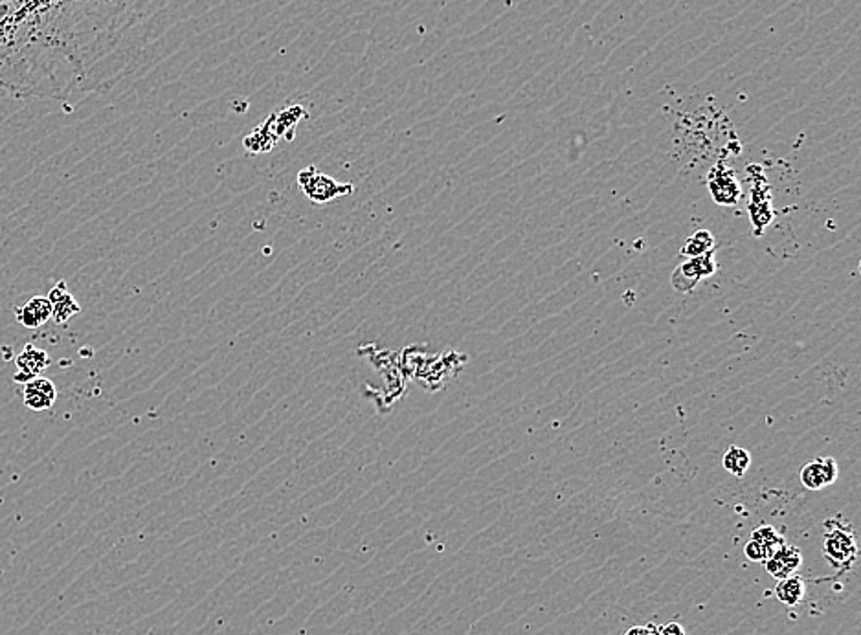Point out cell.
Segmentation results:
<instances>
[{
  "instance_id": "obj_1",
  "label": "cell",
  "mask_w": 861,
  "mask_h": 635,
  "mask_svg": "<svg viewBox=\"0 0 861 635\" xmlns=\"http://www.w3.org/2000/svg\"><path fill=\"white\" fill-rule=\"evenodd\" d=\"M168 0H0V91L65 105L129 74Z\"/></svg>"
},
{
  "instance_id": "obj_2",
  "label": "cell",
  "mask_w": 861,
  "mask_h": 635,
  "mask_svg": "<svg viewBox=\"0 0 861 635\" xmlns=\"http://www.w3.org/2000/svg\"><path fill=\"white\" fill-rule=\"evenodd\" d=\"M823 551H825L827 562L832 568L839 571L850 570V566L857 559V545H856L854 529L850 527L848 522L839 518H832L825 522Z\"/></svg>"
},
{
  "instance_id": "obj_3",
  "label": "cell",
  "mask_w": 861,
  "mask_h": 635,
  "mask_svg": "<svg viewBox=\"0 0 861 635\" xmlns=\"http://www.w3.org/2000/svg\"><path fill=\"white\" fill-rule=\"evenodd\" d=\"M298 186L310 203L327 204L340 196L355 193V186L349 182H338L333 177L318 171L317 168H305L298 173Z\"/></svg>"
},
{
  "instance_id": "obj_4",
  "label": "cell",
  "mask_w": 861,
  "mask_h": 635,
  "mask_svg": "<svg viewBox=\"0 0 861 635\" xmlns=\"http://www.w3.org/2000/svg\"><path fill=\"white\" fill-rule=\"evenodd\" d=\"M50 364H52V361H50V356L45 349L35 347L33 344H28L22 349V352L17 354V359H15L17 373H15L13 380L17 384H26L35 377H41L50 368Z\"/></svg>"
},
{
  "instance_id": "obj_5",
  "label": "cell",
  "mask_w": 861,
  "mask_h": 635,
  "mask_svg": "<svg viewBox=\"0 0 861 635\" xmlns=\"http://www.w3.org/2000/svg\"><path fill=\"white\" fill-rule=\"evenodd\" d=\"M838 463L834 457H819L801 468V483L808 491H821L838 480Z\"/></svg>"
},
{
  "instance_id": "obj_6",
  "label": "cell",
  "mask_w": 861,
  "mask_h": 635,
  "mask_svg": "<svg viewBox=\"0 0 861 635\" xmlns=\"http://www.w3.org/2000/svg\"><path fill=\"white\" fill-rule=\"evenodd\" d=\"M24 406L33 412H47L57 401V387L45 377H35L24 384Z\"/></svg>"
},
{
  "instance_id": "obj_7",
  "label": "cell",
  "mask_w": 861,
  "mask_h": 635,
  "mask_svg": "<svg viewBox=\"0 0 861 635\" xmlns=\"http://www.w3.org/2000/svg\"><path fill=\"white\" fill-rule=\"evenodd\" d=\"M764 566L773 578L782 580L799 571V568L803 566V554L796 545L785 544L777 552H773L768 561H764Z\"/></svg>"
},
{
  "instance_id": "obj_8",
  "label": "cell",
  "mask_w": 861,
  "mask_h": 635,
  "mask_svg": "<svg viewBox=\"0 0 861 635\" xmlns=\"http://www.w3.org/2000/svg\"><path fill=\"white\" fill-rule=\"evenodd\" d=\"M15 318L26 329L43 327L48 320H52L50 300L47 296H33L22 307L15 309Z\"/></svg>"
},
{
  "instance_id": "obj_9",
  "label": "cell",
  "mask_w": 861,
  "mask_h": 635,
  "mask_svg": "<svg viewBox=\"0 0 861 635\" xmlns=\"http://www.w3.org/2000/svg\"><path fill=\"white\" fill-rule=\"evenodd\" d=\"M709 191L715 198V203L724 206L736 204L742 195L740 186L733 177L731 170H724V168H713V173L709 177Z\"/></svg>"
},
{
  "instance_id": "obj_10",
  "label": "cell",
  "mask_w": 861,
  "mask_h": 635,
  "mask_svg": "<svg viewBox=\"0 0 861 635\" xmlns=\"http://www.w3.org/2000/svg\"><path fill=\"white\" fill-rule=\"evenodd\" d=\"M47 298L50 300V305H52V320L57 326L66 324L75 314L82 312L80 303H77V300L68 292L65 282H59Z\"/></svg>"
},
{
  "instance_id": "obj_11",
  "label": "cell",
  "mask_w": 861,
  "mask_h": 635,
  "mask_svg": "<svg viewBox=\"0 0 861 635\" xmlns=\"http://www.w3.org/2000/svg\"><path fill=\"white\" fill-rule=\"evenodd\" d=\"M307 112L305 109L294 105V107H289V109H283L280 112H274L270 117H268V122L274 129V133H276L278 138H287V140H292L294 136V131L300 124L301 117H305Z\"/></svg>"
},
{
  "instance_id": "obj_12",
  "label": "cell",
  "mask_w": 861,
  "mask_h": 635,
  "mask_svg": "<svg viewBox=\"0 0 861 635\" xmlns=\"http://www.w3.org/2000/svg\"><path fill=\"white\" fill-rule=\"evenodd\" d=\"M804 593H806V586L799 575H792L778 580L775 587L777 599L787 606H797L804 599Z\"/></svg>"
},
{
  "instance_id": "obj_13",
  "label": "cell",
  "mask_w": 861,
  "mask_h": 635,
  "mask_svg": "<svg viewBox=\"0 0 861 635\" xmlns=\"http://www.w3.org/2000/svg\"><path fill=\"white\" fill-rule=\"evenodd\" d=\"M278 136L276 133H274L270 122H263L257 129H254L243 142L245 149L250 152V154H261V152H268L274 145L278 144Z\"/></svg>"
},
{
  "instance_id": "obj_14",
  "label": "cell",
  "mask_w": 861,
  "mask_h": 635,
  "mask_svg": "<svg viewBox=\"0 0 861 635\" xmlns=\"http://www.w3.org/2000/svg\"><path fill=\"white\" fill-rule=\"evenodd\" d=\"M715 247H717V239L709 230H696L685 241L682 248V256H685L687 259L698 257L708 252H715Z\"/></svg>"
},
{
  "instance_id": "obj_15",
  "label": "cell",
  "mask_w": 861,
  "mask_h": 635,
  "mask_svg": "<svg viewBox=\"0 0 861 635\" xmlns=\"http://www.w3.org/2000/svg\"><path fill=\"white\" fill-rule=\"evenodd\" d=\"M701 280L692 259H687L683 261L680 266H676V270L673 272L671 275V283L673 287L678 291V292H689L694 289V285Z\"/></svg>"
},
{
  "instance_id": "obj_16",
  "label": "cell",
  "mask_w": 861,
  "mask_h": 635,
  "mask_svg": "<svg viewBox=\"0 0 861 635\" xmlns=\"http://www.w3.org/2000/svg\"><path fill=\"white\" fill-rule=\"evenodd\" d=\"M722 465L729 474L736 475V478H742V475L750 470L752 456L748 450H744L740 447H729L724 454Z\"/></svg>"
},
{
  "instance_id": "obj_17",
  "label": "cell",
  "mask_w": 861,
  "mask_h": 635,
  "mask_svg": "<svg viewBox=\"0 0 861 635\" xmlns=\"http://www.w3.org/2000/svg\"><path fill=\"white\" fill-rule=\"evenodd\" d=\"M752 540L759 542V544L766 549L768 559L771 557L773 552H777L782 545L787 544V542H785V536L778 535V531H777L775 527H771V526H762V527L755 529V531L752 533ZM768 559H766V561H768Z\"/></svg>"
},
{
  "instance_id": "obj_18",
  "label": "cell",
  "mask_w": 861,
  "mask_h": 635,
  "mask_svg": "<svg viewBox=\"0 0 861 635\" xmlns=\"http://www.w3.org/2000/svg\"><path fill=\"white\" fill-rule=\"evenodd\" d=\"M700 277L703 280V277H711L715 272H717V261H715V252H708V254H703V256H698V257H691Z\"/></svg>"
},
{
  "instance_id": "obj_19",
  "label": "cell",
  "mask_w": 861,
  "mask_h": 635,
  "mask_svg": "<svg viewBox=\"0 0 861 635\" xmlns=\"http://www.w3.org/2000/svg\"><path fill=\"white\" fill-rule=\"evenodd\" d=\"M744 552H746V557L752 561V562H764L768 559V554H766V549L755 542V540H750L746 544V547H744Z\"/></svg>"
},
{
  "instance_id": "obj_20",
  "label": "cell",
  "mask_w": 861,
  "mask_h": 635,
  "mask_svg": "<svg viewBox=\"0 0 861 635\" xmlns=\"http://www.w3.org/2000/svg\"><path fill=\"white\" fill-rule=\"evenodd\" d=\"M624 635H659V628L656 624H645V626H632Z\"/></svg>"
},
{
  "instance_id": "obj_21",
  "label": "cell",
  "mask_w": 861,
  "mask_h": 635,
  "mask_svg": "<svg viewBox=\"0 0 861 635\" xmlns=\"http://www.w3.org/2000/svg\"><path fill=\"white\" fill-rule=\"evenodd\" d=\"M659 635H685V630L678 622H667L659 628Z\"/></svg>"
}]
</instances>
